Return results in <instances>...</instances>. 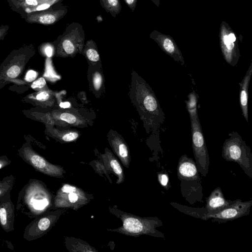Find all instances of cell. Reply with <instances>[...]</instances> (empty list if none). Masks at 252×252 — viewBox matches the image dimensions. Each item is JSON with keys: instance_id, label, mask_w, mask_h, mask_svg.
<instances>
[{"instance_id": "484cf974", "label": "cell", "mask_w": 252, "mask_h": 252, "mask_svg": "<svg viewBox=\"0 0 252 252\" xmlns=\"http://www.w3.org/2000/svg\"><path fill=\"white\" fill-rule=\"evenodd\" d=\"M158 180L160 185L166 189L169 188V178L166 174L158 173Z\"/></svg>"}, {"instance_id": "7c38bea8", "label": "cell", "mask_w": 252, "mask_h": 252, "mask_svg": "<svg viewBox=\"0 0 252 252\" xmlns=\"http://www.w3.org/2000/svg\"><path fill=\"white\" fill-rule=\"evenodd\" d=\"M150 37L155 41L160 49L175 61L180 63L182 65L184 64L185 61L182 52L170 35L154 30L150 33Z\"/></svg>"}, {"instance_id": "4316f807", "label": "cell", "mask_w": 252, "mask_h": 252, "mask_svg": "<svg viewBox=\"0 0 252 252\" xmlns=\"http://www.w3.org/2000/svg\"><path fill=\"white\" fill-rule=\"evenodd\" d=\"M46 84L44 78L41 77L34 80L31 85V88L34 90L42 89Z\"/></svg>"}, {"instance_id": "8d00e7d4", "label": "cell", "mask_w": 252, "mask_h": 252, "mask_svg": "<svg viewBox=\"0 0 252 252\" xmlns=\"http://www.w3.org/2000/svg\"><path fill=\"white\" fill-rule=\"evenodd\" d=\"M154 4H155L158 7L159 5V0H151Z\"/></svg>"}, {"instance_id": "d4e9b609", "label": "cell", "mask_w": 252, "mask_h": 252, "mask_svg": "<svg viewBox=\"0 0 252 252\" xmlns=\"http://www.w3.org/2000/svg\"><path fill=\"white\" fill-rule=\"evenodd\" d=\"M9 214L5 207L0 208V222L3 226L6 227L8 224Z\"/></svg>"}, {"instance_id": "f35d334b", "label": "cell", "mask_w": 252, "mask_h": 252, "mask_svg": "<svg viewBox=\"0 0 252 252\" xmlns=\"http://www.w3.org/2000/svg\"><path fill=\"white\" fill-rule=\"evenodd\" d=\"M1 190L0 189V195L1 194Z\"/></svg>"}, {"instance_id": "8992f818", "label": "cell", "mask_w": 252, "mask_h": 252, "mask_svg": "<svg viewBox=\"0 0 252 252\" xmlns=\"http://www.w3.org/2000/svg\"><path fill=\"white\" fill-rule=\"evenodd\" d=\"M92 196L81 189L64 184L57 191L54 205L56 208H70L77 210L88 203Z\"/></svg>"}, {"instance_id": "8fae6325", "label": "cell", "mask_w": 252, "mask_h": 252, "mask_svg": "<svg viewBox=\"0 0 252 252\" xmlns=\"http://www.w3.org/2000/svg\"><path fill=\"white\" fill-rule=\"evenodd\" d=\"M23 155L36 169L50 176L64 178L65 171L63 167L51 164L29 147L23 149Z\"/></svg>"}, {"instance_id": "4dcf8cb0", "label": "cell", "mask_w": 252, "mask_h": 252, "mask_svg": "<svg viewBox=\"0 0 252 252\" xmlns=\"http://www.w3.org/2000/svg\"><path fill=\"white\" fill-rule=\"evenodd\" d=\"M11 9L17 12L20 6L25 0H7Z\"/></svg>"}, {"instance_id": "d6a6232c", "label": "cell", "mask_w": 252, "mask_h": 252, "mask_svg": "<svg viewBox=\"0 0 252 252\" xmlns=\"http://www.w3.org/2000/svg\"><path fill=\"white\" fill-rule=\"evenodd\" d=\"M43 47V52L45 55L48 58L51 57L54 52L53 45L50 44H46Z\"/></svg>"}, {"instance_id": "44dd1931", "label": "cell", "mask_w": 252, "mask_h": 252, "mask_svg": "<svg viewBox=\"0 0 252 252\" xmlns=\"http://www.w3.org/2000/svg\"><path fill=\"white\" fill-rule=\"evenodd\" d=\"M186 101L187 110L189 112L190 121L198 118L197 110L198 96L194 91L190 93Z\"/></svg>"}, {"instance_id": "ba28073f", "label": "cell", "mask_w": 252, "mask_h": 252, "mask_svg": "<svg viewBox=\"0 0 252 252\" xmlns=\"http://www.w3.org/2000/svg\"><path fill=\"white\" fill-rule=\"evenodd\" d=\"M192 147L198 171L206 176L209 167V156L199 119L190 121Z\"/></svg>"}, {"instance_id": "52a82bcc", "label": "cell", "mask_w": 252, "mask_h": 252, "mask_svg": "<svg viewBox=\"0 0 252 252\" xmlns=\"http://www.w3.org/2000/svg\"><path fill=\"white\" fill-rule=\"evenodd\" d=\"M140 96L142 110L146 114L151 128L155 131L164 121L165 117L154 93L145 83H142Z\"/></svg>"}, {"instance_id": "3957f363", "label": "cell", "mask_w": 252, "mask_h": 252, "mask_svg": "<svg viewBox=\"0 0 252 252\" xmlns=\"http://www.w3.org/2000/svg\"><path fill=\"white\" fill-rule=\"evenodd\" d=\"M32 45H24L12 51L0 67V81H12L19 77L34 54Z\"/></svg>"}, {"instance_id": "4fadbf2b", "label": "cell", "mask_w": 252, "mask_h": 252, "mask_svg": "<svg viewBox=\"0 0 252 252\" xmlns=\"http://www.w3.org/2000/svg\"><path fill=\"white\" fill-rule=\"evenodd\" d=\"M177 175L182 180L194 181L199 178L195 162L187 155L182 156L178 162Z\"/></svg>"}, {"instance_id": "d590c367", "label": "cell", "mask_w": 252, "mask_h": 252, "mask_svg": "<svg viewBox=\"0 0 252 252\" xmlns=\"http://www.w3.org/2000/svg\"><path fill=\"white\" fill-rule=\"evenodd\" d=\"M70 103L68 101L61 102L60 103V106L63 108H67L70 107Z\"/></svg>"}, {"instance_id": "cb8c5ba5", "label": "cell", "mask_w": 252, "mask_h": 252, "mask_svg": "<svg viewBox=\"0 0 252 252\" xmlns=\"http://www.w3.org/2000/svg\"><path fill=\"white\" fill-rule=\"evenodd\" d=\"M94 164L93 166L95 170V171L99 174V175L101 174H105L106 176V177L109 179L110 182L111 183V181L109 178V176L108 175L109 172L107 170L106 167L104 165L103 163L102 162H100L98 160H94L93 161Z\"/></svg>"}, {"instance_id": "ac0fdd59", "label": "cell", "mask_w": 252, "mask_h": 252, "mask_svg": "<svg viewBox=\"0 0 252 252\" xmlns=\"http://www.w3.org/2000/svg\"><path fill=\"white\" fill-rule=\"evenodd\" d=\"M111 146L123 165L128 168L130 162V156L128 148L120 138L115 137L111 140Z\"/></svg>"}, {"instance_id": "e0dca14e", "label": "cell", "mask_w": 252, "mask_h": 252, "mask_svg": "<svg viewBox=\"0 0 252 252\" xmlns=\"http://www.w3.org/2000/svg\"><path fill=\"white\" fill-rule=\"evenodd\" d=\"M232 201L225 199L221 189L216 188L210 194L206 201L207 213H213L228 206Z\"/></svg>"}, {"instance_id": "ffe728a7", "label": "cell", "mask_w": 252, "mask_h": 252, "mask_svg": "<svg viewBox=\"0 0 252 252\" xmlns=\"http://www.w3.org/2000/svg\"><path fill=\"white\" fill-rule=\"evenodd\" d=\"M100 4L107 13H109L114 17H116L122 9L120 0H99Z\"/></svg>"}, {"instance_id": "6da1fadb", "label": "cell", "mask_w": 252, "mask_h": 252, "mask_svg": "<svg viewBox=\"0 0 252 252\" xmlns=\"http://www.w3.org/2000/svg\"><path fill=\"white\" fill-rule=\"evenodd\" d=\"M109 212L119 218L122 225L108 230L125 235L138 237L142 235L164 238L163 234L156 228L162 225V221L157 217H141L123 212L114 207H109Z\"/></svg>"}, {"instance_id": "836d02e7", "label": "cell", "mask_w": 252, "mask_h": 252, "mask_svg": "<svg viewBox=\"0 0 252 252\" xmlns=\"http://www.w3.org/2000/svg\"><path fill=\"white\" fill-rule=\"evenodd\" d=\"M9 26L8 25L0 26V41L3 40L8 33Z\"/></svg>"}, {"instance_id": "277c9868", "label": "cell", "mask_w": 252, "mask_h": 252, "mask_svg": "<svg viewBox=\"0 0 252 252\" xmlns=\"http://www.w3.org/2000/svg\"><path fill=\"white\" fill-rule=\"evenodd\" d=\"M85 31L77 22L68 25L62 34L54 41L59 55H72L81 51L84 44Z\"/></svg>"}, {"instance_id": "f1b7e54d", "label": "cell", "mask_w": 252, "mask_h": 252, "mask_svg": "<svg viewBox=\"0 0 252 252\" xmlns=\"http://www.w3.org/2000/svg\"><path fill=\"white\" fill-rule=\"evenodd\" d=\"M78 136V133L76 132H69L62 135L61 139L63 141L69 142L76 139Z\"/></svg>"}, {"instance_id": "9c48e42d", "label": "cell", "mask_w": 252, "mask_h": 252, "mask_svg": "<svg viewBox=\"0 0 252 252\" xmlns=\"http://www.w3.org/2000/svg\"><path fill=\"white\" fill-rule=\"evenodd\" d=\"M220 44L224 59L234 66L237 64L240 57L237 35L225 21L220 26Z\"/></svg>"}, {"instance_id": "f546056e", "label": "cell", "mask_w": 252, "mask_h": 252, "mask_svg": "<svg viewBox=\"0 0 252 252\" xmlns=\"http://www.w3.org/2000/svg\"><path fill=\"white\" fill-rule=\"evenodd\" d=\"M102 77L101 74L97 72L94 73L93 77V85L96 90H98L101 86Z\"/></svg>"}, {"instance_id": "5bb4252c", "label": "cell", "mask_w": 252, "mask_h": 252, "mask_svg": "<svg viewBox=\"0 0 252 252\" xmlns=\"http://www.w3.org/2000/svg\"><path fill=\"white\" fill-rule=\"evenodd\" d=\"M63 0H25L22 3L17 13L23 18L27 14L47 9Z\"/></svg>"}, {"instance_id": "7402d4cb", "label": "cell", "mask_w": 252, "mask_h": 252, "mask_svg": "<svg viewBox=\"0 0 252 252\" xmlns=\"http://www.w3.org/2000/svg\"><path fill=\"white\" fill-rule=\"evenodd\" d=\"M85 49V55L90 61L97 62L99 60V55L96 48L95 44L93 40L87 42Z\"/></svg>"}, {"instance_id": "9a60e30c", "label": "cell", "mask_w": 252, "mask_h": 252, "mask_svg": "<svg viewBox=\"0 0 252 252\" xmlns=\"http://www.w3.org/2000/svg\"><path fill=\"white\" fill-rule=\"evenodd\" d=\"M252 75V63L240 83L239 102L243 115L247 122L248 118L249 87Z\"/></svg>"}, {"instance_id": "83f0119b", "label": "cell", "mask_w": 252, "mask_h": 252, "mask_svg": "<svg viewBox=\"0 0 252 252\" xmlns=\"http://www.w3.org/2000/svg\"><path fill=\"white\" fill-rule=\"evenodd\" d=\"M61 120L65 121L69 124H74L76 121V118L75 116L68 113H63L60 116Z\"/></svg>"}, {"instance_id": "2e32d148", "label": "cell", "mask_w": 252, "mask_h": 252, "mask_svg": "<svg viewBox=\"0 0 252 252\" xmlns=\"http://www.w3.org/2000/svg\"><path fill=\"white\" fill-rule=\"evenodd\" d=\"M101 156L102 162L109 173H113L117 177V184L122 183L125 180L124 172L116 158L109 150H106L105 154Z\"/></svg>"}, {"instance_id": "d6986e66", "label": "cell", "mask_w": 252, "mask_h": 252, "mask_svg": "<svg viewBox=\"0 0 252 252\" xmlns=\"http://www.w3.org/2000/svg\"><path fill=\"white\" fill-rule=\"evenodd\" d=\"M65 246L68 250L73 252H96L94 248L82 240L74 238L66 237L65 238Z\"/></svg>"}, {"instance_id": "5b68a950", "label": "cell", "mask_w": 252, "mask_h": 252, "mask_svg": "<svg viewBox=\"0 0 252 252\" xmlns=\"http://www.w3.org/2000/svg\"><path fill=\"white\" fill-rule=\"evenodd\" d=\"M252 205V200L244 202L238 199L232 201L228 206L213 213H201L194 211L190 208L189 209L187 207H184L186 209H182L185 210L183 211L184 213L204 220L212 218L218 220L228 221L248 215Z\"/></svg>"}, {"instance_id": "e575fe53", "label": "cell", "mask_w": 252, "mask_h": 252, "mask_svg": "<svg viewBox=\"0 0 252 252\" xmlns=\"http://www.w3.org/2000/svg\"><path fill=\"white\" fill-rule=\"evenodd\" d=\"M124 1L132 11L133 12L135 10L137 0H124Z\"/></svg>"}, {"instance_id": "1f68e13d", "label": "cell", "mask_w": 252, "mask_h": 252, "mask_svg": "<svg viewBox=\"0 0 252 252\" xmlns=\"http://www.w3.org/2000/svg\"><path fill=\"white\" fill-rule=\"evenodd\" d=\"M37 74L36 71L33 70H29L26 74L25 79L27 82H32L34 81L37 77Z\"/></svg>"}, {"instance_id": "30bf717a", "label": "cell", "mask_w": 252, "mask_h": 252, "mask_svg": "<svg viewBox=\"0 0 252 252\" xmlns=\"http://www.w3.org/2000/svg\"><path fill=\"white\" fill-rule=\"evenodd\" d=\"M67 10V7L61 2L47 9L29 13L23 19L30 24L53 25L61 20L66 15Z\"/></svg>"}, {"instance_id": "74e56055", "label": "cell", "mask_w": 252, "mask_h": 252, "mask_svg": "<svg viewBox=\"0 0 252 252\" xmlns=\"http://www.w3.org/2000/svg\"><path fill=\"white\" fill-rule=\"evenodd\" d=\"M3 164L0 161V169L3 166Z\"/></svg>"}, {"instance_id": "7a4b0ae2", "label": "cell", "mask_w": 252, "mask_h": 252, "mask_svg": "<svg viewBox=\"0 0 252 252\" xmlns=\"http://www.w3.org/2000/svg\"><path fill=\"white\" fill-rule=\"evenodd\" d=\"M222 156L227 161L237 163L251 178H252V154L251 149L240 135L232 132L224 141Z\"/></svg>"}, {"instance_id": "603a6c76", "label": "cell", "mask_w": 252, "mask_h": 252, "mask_svg": "<svg viewBox=\"0 0 252 252\" xmlns=\"http://www.w3.org/2000/svg\"><path fill=\"white\" fill-rule=\"evenodd\" d=\"M50 93L45 90H42L37 93H32L27 96V97L32 101L42 103L49 99Z\"/></svg>"}]
</instances>
